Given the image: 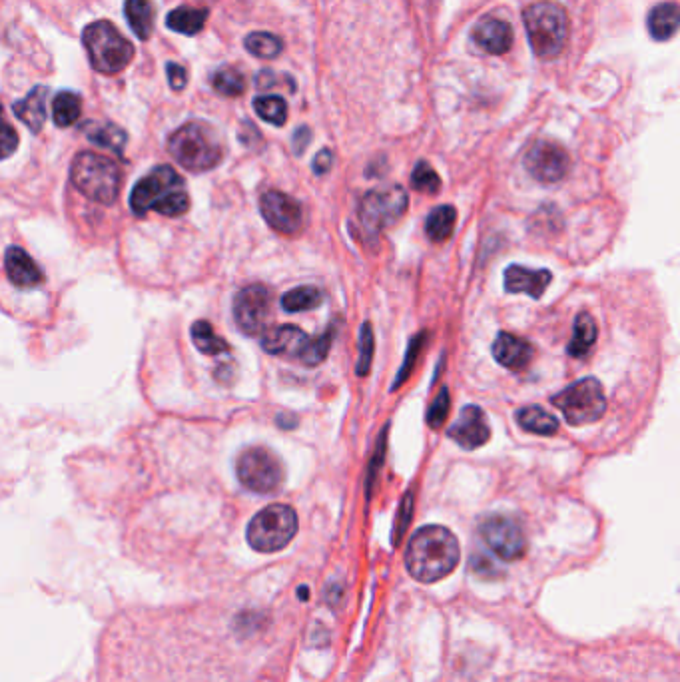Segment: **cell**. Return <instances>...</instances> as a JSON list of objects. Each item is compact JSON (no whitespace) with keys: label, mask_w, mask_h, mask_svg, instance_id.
I'll use <instances>...</instances> for the list:
<instances>
[{"label":"cell","mask_w":680,"mask_h":682,"mask_svg":"<svg viewBox=\"0 0 680 682\" xmlns=\"http://www.w3.org/2000/svg\"><path fill=\"white\" fill-rule=\"evenodd\" d=\"M457 537L441 527L427 525L419 529L407 547L405 565L409 575L419 583H437L453 573L459 563Z\"/></svg>","instance_id":"6da1fadb"},{"label":"cell","mask_w":680,"mask_h":682,"mask_svg":"<svg viewBox=\"0 0 680 682\" xmlns=\"http://www.w3.org/2000/svg\"><path fill=\"white\" fill-rule=\"evenodd\" d=\"M130 208L136 216L158 212L168 218H178L190 210V196L182 176L172 166H158L134 186Z\"/></svg>","instance_id":"7a4b0ae2"},{"label":"cell","mask_w":680,"mask_h":682,"mask_svg":"<svg viewBox=\"0 0 680 682\" xmlns=\"http://www.w3.org/2000/svg\"><path fill=\"white\" fill-rule=\"evenodd\" d=\"M172 158L190 172H208L224 158V146L210 124L188 122L168 140Z\"/></svg>","instance_id":"3957f363"},{"label":"cell","mask_w":680,"mask_h":682,"mask_svg":"<svg viewBox=\"0 0 680 682\" xmlns=\"http://www.w3.org/2000/svg\"><path fill=\"white\" fill-rule=\"evenodd\" d=\"M527 38L539 58H555L563 52L569 38V16L557 2H535L525 14Z\"/></svg>","instance_id":"277c9868"},{"label":"cell","mask_w":680,"mask_h":682,"mask_svg":"<svg viewBox=\"0 0 680 682\" xmlns=\"http://www.w3.org/2000/svg\"><path fill=\"white\" fill-rule=\"evenodd\" d=\"M70 178L80 194L98 204L110 206L120 194V168L114 160L94 152H80L74 158Z\"/></svg>","instance_id":"5b68a950"},{"label":"cell","mask_w":680,"mask_h":682,"mask_svg":"<svg viewBox=\"0 0 680 682\" xmlns=\"http://www.w3.org/2000/svg\"><path fill=\"white\" fill-rule=\"evenodd\" d=\"M82 42L90 64L102 74L122 72L134 58V46L108 20H96L82 32Z\"/></svg>","instance_id":"8992f818"},{"label":"cell","mask_w":680,"mask_h":682,"mask_svg":"<svg viewBox=\"0 0 680 682\" xmlns=\"http://www.w3.org/2000/svg\"><path fill=\"white\" fill-rule=\"evenodd\" d=\"M409 198L403 186H385L369 190L357 206L361 238L375 244L385 228L403 218Z\"/></svg>","instance_id":"52a82bcc"},{"label":"cell","mask_w":680,"mask_h":682,"mask_svg":"<svg viewBox=\"0 0 680 682\" xmlns=\"http://www.w3.org/2000/svg\"><path fill=\"white\" fill-rule=\"evenodd\" d=\"M298 533V515L290 505H270L248 525V543L258 553H278L286 549Z\"/></svg>","instance_id":"ba28073f"},{"label":"cell","mask_w":680,"mask_h":682,"mask_svg":"<svg viewBox=\"0 0 680 682\" xmlns=\"http://www.w3.org/2000/svg\"><path fill=\"white\" fill-rule=\"evenodd\" d=\"M551 403L561 409L571 425H587L599 421L607 411V397L603 385L595 377L581 379L561 393H557Z\"/></svg>","instance_id":"9c48e42d"},{"label":"cell","mask_w":680,"mask_h":682,"mask_svg":"<svg viewBox=\"0 0 680 682\" xmlns=\"http://www.w3.org/2000/svg\"><path fill=\"white\" fill-rule=\"evenodd\" d=\"M240 483L254 493H274L284 481V465L266 447H250L236 461Z\"/></svg>","instance_id":"30bf717a"},{"label":"cell","mask_w":680,"mask_h":682,"mask_svg":"<svg viewBox=\"0 0 680 682\" xmlns=\"http://www.w3.org/2000/svg\"><path fill=\"white\" fill-rule=\"evenodd\" d=\"M485 545L503 561H519L527 551V537L521 525L505 515H491L479 527Z\"/></svg>","instance_id":"8fae6325"},{"label":"cell","mask_w":680,"mask_h":682,"mask_svg":"<svg viewBox=\"0 0 680 682\" xmlns=\"http://www.w3.org/2000/svg\"><path fill=\"white\" fill-rule=\"evenodd\" d=\"M272 316V294L266 286L254 284L240 290L234 298V320L246 336L266 332Z\"/></svg>","instance_id":"7c38bea8"},{"label":"cell","mask_w":680,"mask_h":682,"mask_svg":"<svg viewBox=\"0 0 680 682\" xmlns=\"http://www.w3.org/2000/svg\"><path fill=\"white\" fill-rule=\"evenodd\" d=\"M569 154L551 140L535 142L525 154V168L541 184H557L569 172Z\"/></svg>","instance_id":"4fadbf2b"},{"label":"cell","mask_w":680,"mask_h":682,"mask_svg":"<svg viewBox=\"0 0 680 682\" xmlns=\"http://www.w3.org/2000/svg\"><path fill=\"white\" fill-rule=\"evenodd\" d=\"M260 210L272 230L284 236H294L302 230L304 214L302 206L288 194L270 190L260 198Z\"/></svg>","instance_id":"5bb4252c"},{"label":"cell","mask_w":680,"mask_h":682,"mask_svg":"<svg viewBox=\"0 0 680 682\" xmlns=\"http://www.w3.org/2000/svg\"><path fill=\"white\" fill-rule=\"evenodd\" d=\"M447 435L459 443L463 449H479L483 447L489 437L491 429L485 417V411L479 405H467L463 407L459 421L453 423L447 431Z\"/></svg>","instance_id":"9a60e30c"},{"label":"cell","mask_w":680,"mask_h":682,"mask_svg":"<svg viewBox=\"0 0 680 682\" xmlns=\"http://www.w3.org/2000/svg\"><path fill=\"white\" fill-rule=\"evenodd\" d=\"M473 40L489 54H505L513 46V28L501 18L487 16L475 24Z\"/></svg>","instance_id":"2e32d148"},{"label":"cell","mask_w":680,"mask_h":682,"mask_svg":"<svg viewBox=\"0 0 680 682\" xmlns=\"http://www.w3.org/2000/svg\"><path fill=\"white\" fill-rule=\"evenodd\" d=\"M4 270L8 280L16 288H36L44 282V272L40 266L18 246H10L4 254Z\"/></svg>","instance_id":"e0dca14e"},{"label":"cell","mask_w":680,"mask_h":682,"mask_svg":"<svg viewBox=\"0 0 680 682\" xmlns=\"http://www.w3.org/2000/svg\"><path fill=\"white\" fill-rule=\"evenodd\" d=\"M551 282L553 274L549 270H529L523 266H509L505 270V290L509 294H527L539 300Z\"/></svg>","instance_id":"ac0fdd59"},{"label":"cell","mask_w":680,"mask_h":682,"mask_svg":"<svg viewBox=\"0 0 680 682\" xmlns=\"http://www.w3.org/2000/svg\"><path fill=\"white\" fill-rule=\"evenodd\" d=\"M308 343H310V338L304 330L296 326H280L264 334L262 347L272 355L302 359Z\"/></svg>","instance_id":"d6986e66"},{"label":"cell","mask_w":680,"mask_h":682,"mask_svg":"<svg viewBox=\"0 0 680 682\" xmlns=\"http://www.w3.org/2000/svg\"><path fill=\"white\" fill-rule=\"evenodd\" d=\"M493 357L507 369L521 371L533 359V345L523 338L501 332L493 343Z\"/></svg>","instance_id":"ffe728a7"},{"label":"cell","mask_w":680,"mask_h":682,"mask_svg":"<svg viewBox=\"0 0 680 682\" xmlns=\"http://www.w3.org/2000/svg\"><path fill=\"white\" fill-rule=\"evenodd\" d=\"M46 102H48V88L46 86H34L26 98L12 104V110L16 118L34 134H38L46 122Z\"/></svg>","instance_id":"44dd1931"},{"label":"cell","mask_w":680,"mask_h":682,"mask_svg":"<svg viewBox=\"0 0 680 682\" xmlns=\"http://www.w3.org/2000/svg\"><path fill=\"white\" fill-rule=\"evenodd\" d=\"M649 32L655 40H669L679 30V6L675 2L657 4L647 18Z\"/></svg>","instance_id":"7402d4cb"},{"label":"cell","mask_w":680,"mask_h":682,"mask_svg":"<svg viewBox=\"0 0 680 682\" xmlns=\"http://www.w3.org/2000/svg\"><path fill=\"white\" fill-rule=\"evenodd\" d=\"M517 423L521 429H525L527 433H535V435H545L551 437L559 431V421L555 415H551L549 411H545L543 407L537 405H529V407H521L517 413Z\"/></svg>","instance_id":"603a6c76"},{"label":"cell","mask_w":680,"mask_h":682,"mask_svg":"<svg viewBox=\"0 0 680 682\" xmlns=\"http://www.w3.org/2000/svg\"><path fill=\"white\" fill-rule=\"evenodd\" d=\"M124 14H126L130 28L134 30V34L140 40H148L152 36L156 12H154V4L150 0H126L124 2Z\"/></svg>","instance_id":"cb8c5ba5"},{"label":"cell","mask_w":680,"mask_h":682,"mask_svg":"<svg viewBox=\"0 0 680 682\" xmlns=\"http://www.w3.org/2000/svg\"><path fill=\"white\" fill-rule=\"evenodd\" d=\"M208 8H192V6H178L174 8L168 18H166V24L168 28H172L174 32H180V34H186V36H194L198 34L206 20H208Z\"/></svg>","instance_id":"d4e9b609"},{"label":"cell","mask_w":680,"mask_h":682,"mask_svg":"<svg viewBox=\"0 0 680 682\" xmlns=\"http://www.w3.org/2000/svg\"><path fill=\"white\" fill-rule=\"evenodd\" d=\"M88 140L100 148H108L116 154L124 152V146L128 142V134L116 126V124H96V122H88L84 128Z\"/></svg>","instance_id":"484cf974"},{"label":"cell","mask_w":680,"mask_h":682,"mask_svg":"<svg viewBox=\"0 0 680 682\" xmlns=\"http://www.w3.org/2000/svg\"><path fill=\"white\" fill-rule=\"evenodd\" d=\"M455 222H457V212L453 206L445 204V206H437L431 210V214L427 216V222H425V234L431 242L435 244H441L445 240L451 238L453 234V228H455Z\"/></svg>","instance_id":"4316f807"},{"label":"cell","mask_w":680,"mask_h":682,"mask_svg":"<svg viewBox=\"0 0 680 682\" xmlns=\"http://www.w3.org/2000/svg\"><path fill=\"white\" fill-rule=\"evenodd\" d=\"M599 336L597 324L593 320V316L589 312H581L575 320V332H573V341L567 347V353L571 357H585L591 347L595 345Z\"/></svg>","instance_id":"83f0119b"},{"label":"cell","mask_w":680,"mask_h":682,"mask_svg":"<svg viewBox=\"0 0 680 682\" xmlns=\"http://www.w3.org/2000/svg\"><path fill=\"white\" fill-rule=\"evenodd\" d=\"M82 114V98L72 90H62L52 100V120L60 128L74 126Z\"/></svg>","instance_id":"f1b7e54d"},{"label":"cell","mask_w":680,"mask_h":682,"mask_svg":"<svg viewBox=\"0 0 680 682\" xmlns=\"http://www.w3.org/2000/svg\"><path fill=\"white\" fill-rule=\"evenodd\" d=\"M324 304V294L314 288V286H300L296 290H290L284 298H282V308L290 314L296 312H308V310H316Z\"/></svg>","instance_id":"f546056e"},{"label":"cell","mask_w":680,"mask_h":682,"mask_svg":"<svg viewBox=\"0 0 680 682\" xmlns=\"http://www.w3.org/2000/svg\"><path fill=\"white\" fill-rule=\"evenodd\" d=\"M192 340H194V345H196L202 353H206V355H222V353H228V351H230L228 341L224 340V338H220V336L214 332L212 324H210V322H204V320H200V322H196V324L192 326Z\"/></svg>","instance_id":"4dcf8cb0"},{"label":"cell","mask_w":680,"mask_h":682,"mask_svg":"<svg viewBox=\"0 0 680 682\" xmlns=\"http://www.w3.org/2000/svg\"><path fill=\"white\" fill-rule=\"evenodd\" d=\"M212 86H214V90L220 92L222 96L234 98V96L244 94V90H246V78H244V74H242L238 68H234V66H222L220 70L214 72V76H212Z\"/></svg>","instance_id":"1f68e13d"},{"label":"cell","mask_w":680,"mask_h":682,"mask_svg":"<svg viewBox=\"0 0 680 682\" xmlns=\"http://www.w3.org/2000/svg\"><path fill=\"white\" fill-rule=\"evenodd\" d=\"M246 48L250 54H254L256 58L262 60H272L276 56H280L284 44L276 34L270 32H252L246 36Z\"/></svg>","instance_id":"d6a6232c"},{"label":"cell","mask_w":680,"mask_h":682,"mask_svg":"<svg viewBox=\"0 0 680 682\" xmlns=\"http://www.w3.org/2000/svg\"><path fill=\"white\" fill-rule=\"evenodd\" d=\"M254 110L262 120L274 126H284L288 120V104L282 96H258L254 100Z\"/></svg>","instance_id":"836d02e7"},{"label":"cell","mask_w":680,"mask_h":682,"mask_svg":"<svg viewBox=\"0 0 680 682\" xmlns=\"http://www.w3.org/2000/svg\"><path fill=\"white\" fill-rule=\"evenodd\" d=\"M336 334H338V326L332 324V326L326 330V334H322V336L316 338V340H310L300 361L306 363V365H310V367L320 365V363L328 357V353H330V349H332V343L336 340Z\"/></svg>","instance_id":"e575fe53"},{"label":"cell","mask_w":680,"mask_h":682,"mask_svg":"<svg viewBox=\"0 0 680 682\" xmlns=\"http://www.w3.org/2000/svg\"><path fill=\"white\" fill-rule=\"evenodd\" d=\"M411 186L417 190V192H423V194H437L439 188H441V180L437 176V172L427 164V162H419L413 170V176H411Z\"/></svg>","instance_id":"d590c367"},{"label":"cell","mask_w":680,"mask_h":682,"mask_svg":"<svg viewBox=\"0 0 680 682\" xmlns=\"http://www.w3.org/2000/svg\"><path fill=\"white\" fill-rule=\"evenodd\" d=\"M373 330H371V324H363L361 328V334H359V357H357V375L359 377H365L369 373V367H371V359H373Z\"/></svg>","instance_id":"8d00e7d4"},{"label":"cell","mask_w":680,"mask_h":682,"mask_svg":"<svg viewBox=\"0 0 680 682\" xmlns=\"http://www.w3.org/2000/svg\"><path fill=\"white\" fill-rule=\"evenodd\" d=\"M449 409H451V399H449V391L445 387H441V391L437 393L433 405L429 407V413H427V423L431 429H439L445 421H447V415H449Z\"/></svg>","instance_id":"74e56055"},{"label":"cell","mask_w":680,"mask_h":682,"mask_svg":"<svg viewBox=\"0 0 680 682\" xmlns=\"http://www.w3.org/2000/svg\"><path fill=\"white\" fill-rule=\"evenodd\" d=\"M18 148V134L16 130L6 122L2 108H0V160L10 158Z\"/></svg>","instance_id":"f35d334b"},{"label":"cell","mask_w":680,"mask_h":682,"mask_svg":"<svg viewBox=\"0 0 680 682\" xmlns=\"http://www.w3.org/2000/svg\"><path fill=\"white\" fill-rule=\"evenodd\" d=\"M423 334L421 336H417V338H413L411 340V345H409V351H407V357H405V363H403V367H401V371H399V377H397V381L393 383V389H397L405 379H407V375L411 373V369H413V363H415V359H417V355H419V349H421V345H423Z\"/></svg>","instance_id":"ab89813d"},{"label":"cell","mask_w":680,"mask_h":682,"mask_svg":"<svg viewBox=\"0 0 680 682\" xmlns=\"http://www.w3.org/2000/svg\"><path fill=\"white\" fill-rule=\"evenodd\" d=\"M411 509H413V495L407 493L403 497V503H401V509H399V519H397V527H395V545L401 543L403 535H405V529L411 521Z\"/></svg>","instance_id":"60d3db41"},{"label":"cell","mask_w":680,"mask_h":682,"mask_svg":"<svg viewBox=\"0 0 680 682\" xmlns=\"http://www.w3.org/2000/svg\"><path fill=\"white\" fill-rule=\"evenodd\" d=\"M166 72H168V80H170V86L172 90L180 92L186 88V82H188V74H186V68L176 64V62H168L166 66Z\"/></svg>","instance_id":"b9f144b4"},{"label":"cell","mask_w":680,"mask_h":682,"mask_svg":"<svg viewBox=\"0 0 680 682\" xmlns=\"http://www.w3.org/2000/svg\"><path fill=\"white\" fill-rule=\"evenodd\" d=\"M332 160H334V156H332V152L326 148V150H320L318 152V156L314 158V172L318 174V176H324L330 168H332Z\"/></svg>","instance_id":"7bdbcfd3"},{"label":"cell","mask_w":680,"mask_h":682,"mask_svg":"<svg viewBox=\"0 0 680 682\" xmlns=\"http://www.w3.org/2000/svg\"><path fill=\"white\" fill-rule=\"evenodd\" d=\"M310 140H312V132H310V128H308V126H302V128H298V130H296V134H294V152H296V154H304V150L308 148Z\"/></svg>","instance_id":"ee69618b"},{"label":"cell","mask_w":680,"mask_h":682,"mask_svg":"<svg viewBox=\"0 0 680 682\" xmlns=\"http://www.w3.org/2000/svg\"><path fill=\"white\" fill-rule=\"evenodd\" d=\"M300 597L306 601L308 599V587H300Z\"/></svg>","instance_id":"f6af8a7d"}]
</instances>
